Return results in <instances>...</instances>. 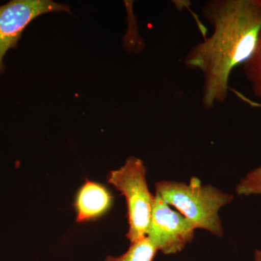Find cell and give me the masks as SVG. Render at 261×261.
Segmentation results:
<instances>
[{"instance_id":"cell-6","label":"cell","mask_w":261,"mask_h":261,"mask_svg":"<svg viewBox=\"0 0 261 261\" xmlns=\"http://www.w3.org/2000/svg\"><path fill=\"white\" fill-rule=\"evenodd\" d=\"M112 204L113 196L104 185L86 180L75 197L77 222L100 217L110 210Z\"/></svg>"},{"instance_id":"cell-7","label":"cell","mask_w":261,"mask_h":261,"mask_svg":"<svg viewBox=\"0 0 261 261\" xmlns=\"http://www.w3.org/2000/svg\"><path fill=\"white\" fill-rule=\"evenodd\" d=\"M158 249L147 237L130 243L128 250L121 256H108L106 261H153Z\"/></svg>"},{"instance_id":"cell-1","label":"cell","mask_w":261,"mask_h":261,"mask_svg":"<svg viewBox=\"0 0 261 261\" xmlns=\"http://www.w3.org/2000/svg\"><path fill=\"white\" fill-rule=\"evenodd\" d=\"M202 13L214 31L190 49L185 63L202 75V102L211 110L226 101L231 72L244 64L257 47L261 5L257 0H211Z\"/></svg>"},{"instance_id":"cell-11","label":"cell","mask_w":261,"mask_h":261,"mask_svg":"<svg viewBox=\"0 0 261 261\" xmlns=\"http://www.w3.org/2000/svg\"><path fill=\"white\" fill-rule=\"evenodd\" d=\"M257 2L261 5V0H257Z\"/></svg>"},{"instance_id":"cell-4","label":"cell","mask_w":261,"mask_h":261,"mask_svg":"<svg viewBox=\"0 0 261 261\" xmlns=\"http://www.w3.org/2000/svg\"><path fill=\"white\" fill-rule=\"evenodd\" d=\"M61 12L71 13L68 5L51 0H12L0 6V74L7 51L16 48L29 23L41 15Z\"/></svg>"},{"instance_id":"cell-9","label":"cell","mask_w":261,"mask_h":261,"mask_svg":"<svg viewBox=\"0 0 261 261\" xmlns=\"http://www.w3.org/2000/svg\"><path fill=\"white\" fill-rule=\"evenodd\" d=\"M235 190L239 196H261V166L242 178Z\"/></svg>"},{"instance_id":"cell-8","label":"cell","mask_w":261,"mask_h":261,"mask_svg":"<svg viewBox=\"0 0 261 261\" xmlns=\"http://www.w3.org/2000/svg\"><path fill=\"white\" fill-rule=\"evenodd\" d=\"M244 73L254 94L261 102V32L253 54L243 64Z\"/></svg>"},{"instance_id":"cell-3","label":"cell","mask_w":261,"mask_h":261,"mask_svg":"<svg viewBox=\"0 0 261 261\" xmlns=\"http://www.w3.org/2000/svg\"><path fill=\"white\" fill-rule=\"evenodd\" d=\"M146 174L143 161L129 157L123 166L108 175V183L126 200L129 226L126 238L130 243L145 238L148 232L154 195L149 192Z\"/></svg>"},{"instance_id":"cell-2","label":"cell","mask_w":261,"mask_h":261,"mask_svg":"<svg viewBox=\"0 0 261 261\" xmlns=\"http://www.w3.org/2000/svg\"><path fill=\"white\" fill-rule=\"evenodd\" d=\"M155 194L190 220L196 228L205 229L219 238L224 234L219 212L232 202L231 194L210 184L203 185L197 177L190 178L188 183L166 180L157 182Z\"/></svg>"},{"instance_id":"cell-5","label":"cell","mask_w":261,"mask_h":261,"mask_svg":"<svg viewBox=\"0 0 261 261\" xmlns=\"http://www.w3.org/2000/svg\"><path fill=\"white\" fill-rule=\"evenodd\" d=\"M195 225L154 195L147 237L164 255L181 252L195 237Z\"/></svg>"},{"instance_id":"cell-10","label":"cell","mask_w":261,"mask_h":261,"mask_svg":"<svg viewBox=\"0 0 261 261\" xmlns=\"http://www.w3.org/2000/svg\"><path fill=\"white\" fill-rule=\"evenodd\" d=\"M255 261H261V250H255Z\"/></svg>"}]
</instances>
